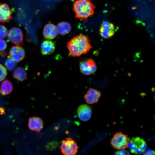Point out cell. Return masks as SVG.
I'll use <instances>...</instances> for the list:
<instances>
[{"label":"cell","mask_w":155,"mask_h":155,"mask_svg":"<svg viewBox=\"0 0 155 155\" xmlns=\"http://www.w3.org/2000/svg\"><path fill=\"white\" fill-rule=\"evenodd\" d=\"M67 47L69 55L73 57L86 54L92 47L88 36L85 35L74 37L67 43Z\"/></svg>","instance_id":"cell-1"},{"label":"cell","mask_w":155,"mask_h":155,"mask_svg":"<svg viewBox=\"0 0 155 155\" xmlns=\"http://www.w3.org/2000/svg\"><path fill=\"white\" fill-rule=\"evenodd\" d=\"M95 8V6L91 0H76L73 4L75 17L85 22L94 14Z\"/></svg>","instance_id":"cell-2"},{"label":"cell","mask_w":155,"mask_h":155,"mask_svg":"<svg viewBox=\"0 0 155 155\" xmlns=\"http://www.w3.org/2000/svg\"><path fill=\"white\" fill-rule=\"evenodd\" d=\"M130 140L127 135L121 132H119L114 135L110 141V144L113 147L116 149H125L128 148Z\"/></svg>","instance_id":"cell-3"},{"label":"cell","mask_w":155,"mask_h":155,"mask_svg":"<svg viewBox=\"0 0 155 155\" xmlns=\"http://www.w3.org/2000/svg\"><path fill=\"white\" fill-rule=\"evenodd\" d=\"M128 147L131 153L139 154L145 151L147 146L143 139L137 137H133L130 140Z\"/></svg>","instance_id":"cell-4"},{"label":"cell","mask_w":155,"mask_h":155,"mask_svg":"<svg viewBox=\"0 0 155 155\" xmlns=\"http://www.w3.org/2000/svg\"><path fill=\"white\" fill-rule=\"evenodd\" d=\"M60 149L61 153L64 155H73L77 152L78 146L74 140L68 137L62 141Z\"/></svg>","instance_id":"cell-5"},{"label":"cell","mask_w":155,"mask_h":155,"mask_svg":"<svg viewBox=\"0 0 155 155\" xmlns=\"http://www.w3.org/2000/svg\"><path fill=\"white\" fill-rule=\"evenodd\" d=\"M23 34L21 30L17 27L11 28L8 34V39L11 42L17 46L23 44Z\"/></svg>","instance_id":"cell-6"},{"label":"cell","mask_w":155,"mask_h":155,"mask_svg":"<svg viewBox=\"0 0 155 155\" xmlns=\"http://www.w3.org/2000/svg\"><path fill=\"white\" fill-rule=\"evenodd\" d=\"M115 28L114 24L107 20L103 21L100 25L99 32L101 36L105 39L112 37L115 34Z\"/></svg>","instance_id":"cell-7"},{"label":"cell","mask_w":155,"mask_h":155,"mask_svg":"<svg viewBox=\"0 0 155 155\" xmlns=\"http://www.w3.org/2000/svg\"><path fill=\"white\" fill-rule=\"evenodd\" d=\"M80 67L81 72L86 75L93 73L97 69L96 63L92 59H88L80 61Z\"/></svg>","instance_id":"cell-8"},{"label":"cell","mask_w":155,"mask_h":155,"mask_svg":"<svg viewBox=\"0 0 155 155\" xmlns=\"http://www.w3.org/2000/svg\"><path fill=\"white\" fill-rule=\"evenodd\" d=\"M78 117L82 121H86L89 120L92 113V110L90 106L86 104L80 105L77 109Z\"/></svg>","instance_id":"cell-9"},{"label":"cell","mask_w":155,"mask_h":155,"mask_svg":"<svg viewBox=\"0 0 155 155\" xmlns=\"http://www.w3.org/2000/svg\"><path fill=\"white\" fill-rule=\"evenodd\" d=\"M12 11L5 3H0V22L5 23L12 18Z\"/></svg>","instance_id":"cell-10"},{"label":"cell","mask_w":155,"mask_h":155,"mask_svg":"<svg viewBox=\"0 0 155 155\" xmlns=\"http://www.w3.org/2000/svg\"><path fill=\"white\" fill-rule=\"evenodd\" d=\"M101 95L99 90L91 88L87 91L84 98L88 104H92L98 102Z\"/></svg>","instance_id":"cell-11"},{"label":"cell","mask_w":155,"mask_h":155,"mask_svg":"<svg viewBox=\"0 0 155 155\" xmlns=\"http://www.w3.org/2000/svg\"><path fill=\"white\" fill-rule=\"evenodd\" d=\"M25 51L23 48L19 46H14L10 49L9 56L17 62L22 61L25 56Z\"/></svg>","instance_id":"cell-12"},{"label":"cell","mask_w":155,"mask_h":155,"mask_svg":"<svg viewBox=\"0 0 155 155\" xmlns=\"http://www.w3.org/2000/svg\"><path fill=\"white\" fill-rule=\"evenodd\" d=\"M43 35L46 39L52 40L58 35V32L56 26L51 23L46 24L44 28Z\"/></svg>","instance_id":"cell-13"},{"label":"cell","mask_w":155,"mask_h":155,"mask_svg":"<svg viewBox=\"0 0 155 155\" xmlns=\"http://www.w3.org/2000/svg\"><path fill=\"white\" fill-rule=\"evenodd\" d=\"M55 44L54 42L49 40H45L42 42L40 47L41 52L43 55H50L54 52Z\"/></svg>","instance_id":"cell-14"},{"label":"cell","mask_w":155,"mask_h":155,"mask_svg":"<svg viewBox=\"0 0 155 155\" xmlns=\"http://www.w3.org/2000/svg\"><path fill=\"white\" fill-rule=\"evenodd\" d=\"M28 125L30 130L39 132L43 128V122L42 119L39 117H31L29 119Z\"/></svg>","instance_id":"cell-15"},{"label":"cell","mask_w":155,"mask_h":155,"mask_svg":"<svg viewBox=\"0 0 155 155\" xmlns=\"http://www.w3.org/2000/svg\"><path fill=\"white\" fill-rule=\"evenodd\" d=\"M57 28L59 33L64 36L68 33L71 30L70 24L66 22H62L58 23Z\"/></svg>","instance_id":"cell-16"},{"label":"cell","mask_w":155,"mask_h":155,"mask_svg":"<svg viewBox=\"0 0 155 155\" xmlns=\"http://www.w3.org/2000/svg\"><path fill=\"white\" fill-rule=\"evenodd\" d=\"M13 90V86L11 82L8 80H5L1 83L0 91L3 95L9 94Z\"/></svg>","instance_id":"cell-17"},{"label":"cell","mask_w":155,"mask_h":155,"mask_svg":"<svg viewBox=\"0 0 155 155\" xmlns=\"http://www.w3.org/2000/svg\"><path fill=\"white\" fill-rule=\"evenodd\" d=\"M26 73L24 69L22 67H19L14 70L13 77V78L18 81H22L26 78Z\"/></svg>","instance_id":"cell-18"},{"label":"cell","mask_w":155,"mask_h":155,"mask_svg":"<svg viewBox=\"0 0 155 155\" xmlns=\"http://www.w3.org/2000/svg\"><path fill=\"white\" fill-rule=\"evenodd\" d=\"M16 62L9 56L7 57L5 60V64L7 69L9 70H12L16 66Z\"/></svg>","instance_id":"cell-19"},{"label":"cell","mask_w":155,"mask_h":155,"mask_svg":"<svg viewBox=\"0 0 155 155\" xmlns=\"http://www.w3.org/2000/svg\"><path fill=\"white\" fill-rule=\"evenodd\" d=\"M7 71L5 67L0 64V82L3 81L6 78Z\"/></svg>","instance_id":"cell-20"},{"label":"cell","mask_w":155,"mask_h":155,"mask_svg":"<svg viewBox=\"0 0 155 155\" xmlns=\"http://www.w3.org/2000/svg\"><path fill=\"white\" fill-rule=\"evenodd\" d=\"M8 32L7 28L2 25H0V39L6 37Z\"/></svg>","instance_id":"cell-21"},{"label":"cell","mask_w":155,"mask_h":155,"mask_svg":"<svg viewBox=\"0 0 155 155\" xmlns=\"http://www.w3.org/2000/svg\"><path fill=\"white\" fill-rule=\"evenodd\" d=\"M7 46L6 41L3 39H0V51L5 50Z\"/></svg>","instance_id":"cell-22"},{"label":"cell","mask_w":155,"mask_h":155,"mask_svg":"<svg viewBox=\"0 0 155 155\" xmlns=\"http://www.w3.org/2000/svg\"><path fill=\"white\" fill-rule=\"evenodd\" d=\"M115 155H129L130 154L129 152L124 149L120 150L119 151H116L115 153Z\"/></svg>","instance_id":"cell-23"},{"label":"cell","mask_w":155,"mask_h":155,"mask_svg":"<svg viewBox=\"0 0 155 155\" xmlns=\"http://www.w3.org/2000/svg\"><path fill=\"white\" fill-rule=\"evenodd\" d=\"M144 155H154L155 154V152L153 150L151 149L148 150L146 151H145Z\"/></svg>","instance_id":"cell-24"},{"label":"cell","mask_w":155,"mask_h":155,"mask_svg":"<svg viewBox=\"0 0 155 155\" xmlns=\"http://www.w3.org/2000/svg\"><path fill=\"white\" fill-rule=\"evenodd\" d=\"M5 113V109L2 107H0V114L1 115H3Z\"/></svg>","instance_id":"cell-25"},{"label":"cell","mask_w":155,"mask_h":155,"mask_svg":"<svg viewBox=\"0 0 155 155\" xmlns=\"http://www.w3.org/2000/svg\"><path fill=\"white\" fill-rule=\"evenodd\" d=\"M0 55L1 56L4 57L6 56V53L5 51H2L0 52Z\"/></svg>","instance_id":"cell-26"}]
</instances>
